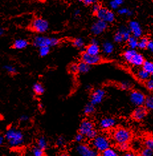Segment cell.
I'll return each instance as SVG.
<instances>
[{"label":"cell","mask_w":153,"mask_h":156,"mask_svg":"<svg viewBox=\"0 0 153 156\" xmlns=\"http://www.w3.org/2000/svg\"><path fill=\"white\" fill-rule=\"evenodd\" d=\"M147 49L153 53V41H149L147 45Z\"/></svg>","instance_id":"681fc988"},{"label":"cell","mask_w":153,"mask_h":156,"mask_svg":"<svg viewBox=\"0 0 153 156\" xmlns=\"http://www.w3.org/2000/svg\"><path fill=\"white\" fill-rule=\"evenodd\" d=\"M31 152L33 156H45L44 150L40 149L38 146H34L31 149Z\"/></svg>","instance_id":"f546056e"},{"label":"cell","mask_w":153,"mask_h":156,"mask_svg":"<svg viewBox=\"0 0 153 156\" xmlns=\"http://www.w3.org/2000/svg\"><path fill=\"white\" fill-rule=\"evenodd\" d=\"M80 10H76L75 12H74V16H78L80 15Z\"/></svg>","instance_id":"6f0895ef"},{"label":"cell","mask_w":153,"mask_h":156,"mask_svg":"<svg viewBox=\"0 0 153 156\" xmlns=\"http://www.w3.org/2000/svg\"><path fill=\"white\" fill-rule=\"evenodd\" d=\"M130 100L133 105H135L136 106H143L145 102L146 96L140 91L134 90L130 92Z\"/></svg>","instance_id":"8992f818"},{"label":"cell","mask_w":153,"mask_h":156,"mask_svg":"<svg viewBox=\"0 0 153 156\" xmlns=\"http://www.w3.org/2000/svg\"><path fill=\"white\" fill-rule=\"evenodd\" d=\"M144 62V58L143 55L140 53H138L137 52L135 54V55L130 59V63L133 66H143V62Z\"/></svg>","instance_id":"e0dca14e"},{"label":"cell","mask_w":153,"mask_h":156,"mask_svg":"<svg viewBox=\"0 0 153 156\" xmlns=\"http://www.w3.org/2000/svg\"><path fill=\"white\" fill-rule=\"evenodd\" d=\"M5 138L4 135L0 134V147H2L3 144H5Z\"/></svg>","instance_id":"f5cc1de1"},{"label":"cell","mask_w":153,"mask_h":156,"mask_svg":"<svg viewBox=\"0 0 153 156\" xmlns=\"http://www.w3.org/2000/svg\"><path fill=\"white\" fill-rule=\"evenodd\" d=\"M110 7H111V8L113 9H117L118 7H119V5L117 4V3L114 2V0H113V1H111L110 3Z\"/></svg>","instance_id":"f907efd6"},{"label":"cell","mask_w":153,"mask_h":156,"mask_svg":"<svg viewBox=\"0 0 153 156\" xmlns=\"http://www.w3.org/2000/svg\"><path fill=\"white\" fill-rule=\"evenodd\" d=\"M3 69H4L7 73H9V75H16L17 73V69L12 65H6L5 66H3Z\"/></svg>","instance_id":"4dcf8cb0"},{"label":"cell","mask_w":153,"mask_h":156,"mask_svg":"<svg viewBox=\"0 0 153 156\" xmlns=\"http://www.w3.org/2000/svg\"><path fill=\"white\" fill-rule=\"evenodd\" d=\"M148 39L147 37L141 38L139 41H138V47H139L141 49H144L147 48L148 43Z\"/></svg>","instance_id":"1f68e13d"},{"label":"cell","mask_w":153,"mask_h":156,"mask_svg":"<svg viewBox=\"0 0 153 156\" xmlns=\"http://www.w3.org/2000/svg\"><path fill=\"white\" fill-rule=\"evenodd\" d=\"M119 150L123 151V152H126L128 151L130 149V145L129 144L128 142H125V143H122V144H119V146H118Z\"/></svg>","instance_id":"e575fe53"},{"label":"cell","mask_w":153,"mask_h":156,"mask_svg":"<svg viewBox=\"0 0 153 156\" xmlns=\"http://www.w3.org/2000/svg\"><path fill=\"white\" fill-rule=\"evenodd\" d=\"M100 8L101 7L99 4H98V3H94V5H93V7H92V10L94 11V12L96 13Z\"/></svg>","instance_id":"816d5d0a"},{"label":"cell","mask_w":153,"mask_h":156,"mask_svg":"<svg viewBox=\"0 0 153 156\" xmlns=\"http://www.w3.org/2000/svg\"><path fill=\"white\" fill-rule=\"evenodd\" d=\"M95 107L94 105H92V104H88L86 106H85L84 109V114L87 115V116H89V115H92L95 112Z\"/></svg>","instance_id":"4316f807"},{"label":"cell","mask_w":153,"mask_h":156,"mask_svg":"<svg viewBox=\"0 0 153 156\" xmlns=\"http://www.w3.org/2000/svg\"><path fill=\"white\" fill-rule=\"evenodd\" d=\"M37 146H38L43 150H47V148L48 147V142L46 137L44 136H40L39 137L37 142Z\"/></svg>","instance_id":"44dd1931"},{"label":"cell","mask_w":153,"mask_h":156,"mask_svg":"<svg viewBox=\"0 0 153 156\" xmlns=\"http://www.w3.org/2000/svg\"><path fill=\"white\" fill-rule=\"evenodd\" d=\"M96 16L100 20L112 23L115 20L114 13L106 8H100L96 12Z\"/></svg>","instance_id":"52a82bcc"},{"label":"cell","mask_w":153,"mask_h":156,"mask_svg":"<svg viewBox=\"0 0 153 156\" xmlns=\"http://www.w3.org/2000/svg\"><path fill=\"white\" fill-rule=\"evenodd\" d=\"M58 156H71V155L68 153H62V154H60Z\"/></svg>","instance_id":"680465c9"},{"label":"cell","mask_w":153,"mask_h":156,"mask_svg":"<svg viewBox=\"0 0 153 156\" xmlns=\"http://www.w3.org/2000/svg\"><path fill=\"white\" fill-rule=\"evenodd\" d=\"M129 28L130 33H132L133 35L136 38H139L142 35L143 30L141 27L139 23L137 21H132L129 24Z\"/></svg>","instance_id":"5bb4252c"},{"label":"cell","mask_w":153,"mask_h":156,"mask_svg":"<svg viewBox=\"0 0 153 156\" xmlns=\"http://www.w3.org/2000/svg\"><path fill=\"white\" fill-rule=\"evenodd\" d=\"M147 115V109L143 106H138L133 111L132 114V118L136 121H141L144 119Z\"/></svg>","instance_id":"4fadbf2b"},{"label":"cell","mask_w":153,"mask_h":156,"mask_svg":"<svg viewBox=\"0 0 153 156\" xmlns=\"http://www.w3.org/2000/svg\"><path fill=\"white\" fill-rule=\"evenodd\" d=\"M153 150L149 149V148L145 147L140 152V156H152Z\"/></svg>","instance_id":"d590c367"},{"label":"cell","mask_w":153,"mask_h":156,"mask_svg":"<svg viewBox=\"0 0 153 156\" xmlns=\"http://www.w3.org/2000/svg\"><path fill=\"white\" fill-rule=\"evenodd\" d=\"M106 95V92L102 88H98L92 92L90 97V102L93 105H99L102 102Z\"/></svg>","instance_id":"9c48e42d"},{"label":"cell","mask_w":153,"mask_h":156,"mask_svg":"<svg viewBox=\"0 0 153 156\" xmlns=\"http://www.w3.org/2000/svg\"><path fill=\"white\" fill-rule=\"evenodd\" d=\"M78 69L80 73H86L90 69V65L82 61L78 65Z\"/></svg>","instance_id":"603a6c76"},{"label":"cell","mask_w":153,"mask_h":156,"mask_svg":"<svg viewBox=\"0 0 153 156\" xmlns=\"http://www.w3.org/2000/svg\"><path fill=\"white\" fill-rule=\"evenodd\" d=\"M69 70L70 73H76L78 72V65L77 64H72L70 66Z\"/></svg>","instance_id":"bcb514c9"},{"label":"cell","mask_w":153,"mask_h":156,"mask_svg":"<svg viewBox=\"0 0 153 156\" xmlns=\"http://www.w3.org/2000/svg\"><path fill=\"white\" fill-rule=\"evenodd\" d=\"M144 145L145 147L149 148V149L153 150V137H149L144 141Z\"/></svg>","instance_id":"f35d334b"},{"label":"cell","mask_w":153,"mask_h":156,"mask_svg":"<svg viewBox=\"0 0 153 156\" xmlns=\"http://www.w3.org/2000/svg\"><path fill=\"white\" fill-rule=\"evenodd\" d=\"M92 146L97 151L102 152L110 147L111 142L109 138L104 135H98L92 140Z\"/></svg>","instance_id":"277c9868"},{"label":"cell","mask_w":153,"mask_h":156,"mask_svg":"<svg viewBox=\"0 0 153 156\" xmlns=\"http://www.w3.org/2000/svg\"><path fill=\"white\" fill-rule=\"evenodd\" d=\"M79 1L84 3L85 5H91L95 3L96 0H79Z\"/></svg>","instance_id":"c3c4849f"},{"label":"cell","mask_w":153,"mask_h":156,"mask_svg":"<svg viewBox=\"0 0 153 156\" xmlns=\"http://www.w3.org/2000/svg\"><path fill=\"white\" fill-rule=\"evenodd\" d=\"M132 133L129 129L125 128H118L115 129L112 133V137L117 144L129 142L131 139Z\"/></svg>","instance_id":"7a4b0ae2"},{"label":"cell","mask_w":153,"mask_h":156,"mask_svg":"<svg viewBox=\"0 0 153 156\" xmlns=\"http://www.w3.org/2000/svg\"><path fill=\"white\" fill-rule=\"evenodd\" d=\"M127 43L130 49H135L137 47H138V40L134 36L130 37L129 39L127 40Z\"/></svg>","instance_id":"cb8c5ba5"},{"label":"cell","mask_w":153,"mask_h":156,"mask_svg":"<svg viewBox=\"0 0 153 156\" xmlns=\"http://www.w3.org/2000/svg\"><path fill=\"white\" fill-rule=\"evenodd\" d=\"M102 50L104 53L107 55H110L113 53L114 50L113 44L110 41L104 42L102 44Z\"/></svg>","instance_id":"ffe728a7"},{"label":"cell","mask_w":153,"mask_h":156,"mask_svg":"<svg viewBox=\"0 0 153 156\" xmlns=\"http://www.w3.org/2000/svg\"><path fill=\"white\" fill-rule=\"evenodd\" d=\"M3 34H4V29H3L2 27L0 26V37L2 36Z\"/></svg>","instance_id":"9f6ffc18"},{"label":"cell","mask_w":153,"mask_h":156,"mask_svg":"<svg viewBox=\"0 0 153 156\" xmlns=\"http://www.w3.org/2000/svg\"><path fill=\"white\" fill-rule=\"evenodd\" d=\"M152 2H153V0H152Z\"/></svg>","instance_id":"94428289"},{"label":"cell","mask_w":153,"mask_h":156,"mask_svg":"<svg viewBox=\"0 0 153 156\" xmlns=\"http://www.w3.org/2000/svg\"><path fill=\"white\" fill-rule=\"evenodd\" d=\"M84 136L82 134L80 133H78L75 136V137H74V140L76 141L78 143H80L82 142H83L84 140Z\"/></svg>","instance_id":"7bdbcfd3"},{"label":"cell","mask_w":153,"mask_h":156,"mask_svg":"<svg viewBox=\"0 0 153 156\" xmlns=\"http://www.w3.org/2000/svg\"><path fill=\"white\" fill-rule=\"evenodd\" d=\"M50 51V47H42L39 48V53L40 57H46L49 54Z\"/></svg>","instance_id":"d6a6232c"},{"label":"cell","mask_w":153,"mask_h":156,"mask_svg":"<svg viewBox=\"0 0 153 156\" xmlns=\"http://www.w3.org/2000/svg\"><path fill=\"white\" fill-rule=\"evenodd\" d=\"M101 156H119V155L116 150H115L113 148L109 147L108 149L102 152Z\"/></svg>","instance_id":"484cf974"},{"label":"cell","mask_w":153,"mask_h":156,"mask_svg":"<svg viewBox=\"0 0 153 156\" xmlns=\"http://www.w3.org/2000/svg\"><path fill=\"white\" fill-rule=\"evenodd\" d=\"M32 89L33 92L37 96L43 95L44 93V91H45V89H44L43 85L40 83H35L33 84Z\"/></svg>","instance_id":"d6986e66"},{"label":"cell","mask_w":153,"mask_h":156,"mask_svg":"<svg viewBox=\"0 0 153 156\" xmlns=\"http://www.w3.org/2000/svg\"><path fill=\"white\" fill-rule=\"evenodd\" d=\"M144 105H145V106H146L147 109L153 110V95L146 98Z\"/></svg>","instance_id":"836d02e7"},{"label":"cell","mask_w":153,"mask_h":156,"mask_svg":"<svg viewBox=\"0 0 153 156\" xmlns=\"http://www.w3.org/2000/svg\"><path fill=\"white\" fill-rule=\"evenodd\" d=\"M73 44L74 47H76L77 48H82L84 45V42L82 39L77 38L74 40Z\"/></svg>","instance_id":"8d00e7d4"},{"label":"cell","mask_w":153,"mask_h":156,"mask_svg":"<svg viewBox=\"0 0 153 156\" xmlns=\"http://www.w3.org/2000/svg\"><path fill=\"white\" fill-rule=\"evenodd\" d=\"M119 31L121 33L123 38V41H127V40L130 37V31L129 30V29H127V27H121Z\"/></svg>","instance_id":"f1b7e54d"},{"label":"cell","mask_w":153,"mask_h":156,"mask_svg":"<svg viewBox=\"0 0 153 156\" xmlns=\"http://www.w3.org/2000/svg\"><path fill=\"white\" fill-rule=\"evenodd\" d=\"M137 53V51L135 49H129L127 50L124 54H123V57L125 60L127 62H130V59L132 58V57L135 55V54Z\"/></svg>","instance_id":"83f0119b"},{"label":"cell","mask_w":153,"mask_h":156,"mask_svg":"<svg viewBox=\"0 0 153 156\" xmlns=\"http://www.w3.org/2000/svg\"><path fill=\"white\" fill-rule=\"evenodd\" d=\"M151 76H152V79H153V72L151 73Z\"/></svg>","instance_id":"91938a15"},{"label":"cell","mask_w":153,"mask_h":156,"mask_svg":"<svg viewBox=\"0 0 153 156\" xmlns=\"http://www.w3.org/2000/svg\"><path fill=\"white\" fill-rule=\"evenodd\" d=\"M118 13L121 15H127V16H130L132 14V12L129 9L127 8H125V7L119 9Z\"/></svg>","instance_id":"60d3db41"},{"label":"cell","mask_w":153,"mask_h":156,"mask_svg":"<svg viewBox=\"0 0 153 156\" xmlns=\"http://www.w3.org/2000/svg\"><path fill=\"white\" fill-rule=\"evenodd\" d=\"M150 75L151 74H149L147 71H145L144 69L139 70L137 73V76L139 78V79L143 81H147V80H148L151 76Z\"/></svg>","instance_id":"7402d4cb"},{"label":"cell","mask_w":153,"mask_h":156,"mask_svg":"<svg viewBox=\"0 0 153 156\" xmlns=\"http://www.w3.org/2000/svg\"><path fill=\"white\" fill-rule=\"evenodd\" d=\"M31 28L33 31L37 33H45L48 30L49 28V25L48 21L43 18H36L32 22Z\"/></svg>","instance_id":"5b68a950"},{"label":"cell","mask_w":153,"mask_h":156,"mask_svg":"<svg viewBox=\"0 0 153 156\" xmlns=\"http://www.w3.org/2000/svg\"><path fill=\"white\" fill-rule=\"evenodd\" d=\"M82 60L89 65H94L99 63L102 61V58L99 55H91L85 52L82 55Z\"/></svg>","instance_id":"8fae6325"},{"label":"cell","mask_w":153,"mask_h":156,"mask_svg":"<svg viewBox=\"0 0 153 156\" xmlns=\"http://www.w3.org/2000/svg\"><path fill=\"white\" fill-rule=\"evenodd\" d=\"M146 87L149 90L153 91V79H148L146 81Z\"/></svg>","instance_id":"ee69618b"},{"label":"cell","mask_w":153,"mask_h":156,"mask_svg":"<svg viewBox=\"0 0 153 156\" xmlns=\"http://www.w3.org/2000/svg\"><path fill=\"white\" fill-rule=\"evenodd\" d=\"M107 27V22L103 20H99L96 21L95 23L93 24L91 31L93 34L99 35L106 30Z\"/></svg>","instance_id":"7c38bea8"},{"label":"cell","mask_w":153,"mask_h":156,"mask_svg":"<svg viewBox=\"0 0 153 156\" xmlns=\"http://www.w3.org/2000/svg\"><path fill=\"white\" fill-rule=\"evenodd\" d=\"M114 41L116 43H121L123 41V35L120 31H117L116 34L114 36Z\"/></svg>","instance_id":"ab89813d"},{"label":"cell","mask_w":153,"mask_h":156,"mask_svg":"<svg viewBox=\"0 0 153 156\" xmlns=\"http://www.w3.org/2000/svg\"><path fill=\"white\" fill-rule=\"evenodd\" d=\"M29 41L24 39H16L13 43V47L15 49L22 50L27 48L29 46Z\"/></svg>","instance_id":"2e32d148"},{"label":"cell","mask_w":153,"mask_h":156,"mask_svg":"<svg viewBox=\"0 0 153 156\" xmlns=\"http://www.w3.org/2000/svg\"><path fill=\"white\" fill-rule=\"evenodd\" d=\"M116 124V120L111 117L104 118L99 122V127L102 129H109L113 128Z\"/></svg>","instance_id":"9a60e30c"},{"label":"cell","mask_w":153,"mask_h":156,"mask_svg":"<svg viewBox=\"0 0 153 156\" xmlns=\"http://www.w3.org/2000/svg\"><path fill=\"white\" fill-rule=\"evenodd\" d=\"M99 51H100V49L98 44L91 43L86 48L85 53H87L88 54L91 55H99Z\"/></svg>","instance_id":"ac0fdd59"},{"label":"cell","mask_w":153,"mask_h":156,"mask_svg":"<svg viewBox=\"0 0 153 156\" xmlns=\"http://www.w3.org/2000/svg\"><path fill=\"white\" fill-rule=\"evenodd\" d=\"M5 141L8 146L12 148L19 147L25 143V135L21 129L14 126L7 129L4 133Z\"/></svg>","instance_id":"6da1fadb"},{"label":"cell","mask_w":153,"mask_h":156,"mask_svg":"<svg viewBox=\"0 0 153 156\" xmlns=\"http://www.w3.org/2000/svg\"><path fill=\"white\" fill-rule=\"evenodd\" d=\"M76 151L81 156H98V151L92 149L86 144H79L76 147Z\"/></svg>","instance_id":"ba28073f"},{"label":"cell","mask_w":153,"mask_h":156,"mask_svg":"<svg viewBox=\"0 0 153 156\" xmlns=\"http://www.w3.org/2000/svg\"><path fill=\"white\" fill-rule=\"evenodd\" d=\"M94 124L93 122L89 120H84L81 122L79 127V133H82L85 137L92 131L94 130Z\"/></svg>","instance_id":"30bf717a"},{"label":"cell","mask_w":153,"mask_h":156,"mask_svg":"<svg viewBox=\"0 0 153 156\" xmlns=\"http://www.w3.org/2000/svg\"><path fill=\"white\" fill-rule=\"evenodd\" d=\"M65 144H66V140L63 136L58 137L57 141H56V145H57L58 147H63Z\"/></svg>","instance_id":"74e56055"},{"label":"cell","mask_w":153,"mask_h":156,"mask_svg":"<svg viewBox=\"0 0 153 156\" xmlns=\"http://www.w3.org/2000/svg\"><path fill=\"white\" fill-rule=\"evenodd\" d=\"M143 69L147 71L149 74L153 72V62L149 61H144L143 65Z\"/></svg>","instance_id":"d4e9b609"},{"label":"cell","mask_w":153,"mask_h":156,"mask_svg":"<svg viewBox=\"0 0 153 156\" xmlns=\"http://www.w3.org/2000/svg\"><path fill=\"white\" fill-rule=\"evenodd\" d=\"M121 88L124 90H127V89L130 88V84L128 83V82H123L121 84Z\"/></svg>","instance_id":"7dc6e473"},{"label":"cell","mask_w":153,"mask_h":156,"mask_svg":"<svg viewBox=\"0 0 153 156\" xmlns=\"http://www.w3.org/2000/svg\"><path fill=\"white\" fill-rule=\"evenodd\" d=\"M123 156H137V155L135 153H133V152H132V151H128L125 152V154L123 155Z\"/></svg>","instance_id":"db71d44e"},{"label":"cell","mask_w":153,"mask_h":156,"mask_svg":"<svg viewBox=\"0 0 153 156\" xmlns=\"http://www.w3.org/2000/svg\"><path fill=\"white\" fill-rule=\"evenodd\" d=\"M59 39L55 37H49L47 36H36L33 40V46L37 48L42 47H54L59 44Z\"/></svg>","instance_id":"3957f363"},{"label":"cell","mask_w":153,"mask_h":156,"mask_svg":"<svg viewBox=\"0 0 153 156\" xmlns=\"http://www.w3.org/2000/svg\"><path fill=\"white\" fill-rule=\"evenodd\" d=\"M114 2L119 6V5H121L123 3V0H114Z\"/></svg>","instance_id":"11a10c76"},{"label":"cell","mask_w":153,"mask_h":156,"mask_svg":"<svg viewBox=\"0 0 153 156\" xmlns=\"http://www.w3.org/2000/svg\"><path fill=\"white\" fill-rule=\"evenodd\" d=\"M98 135V132H97V130H96V129H94V130L92 131L89 133H88V134L85 137H86L87 138H88L89 140H93V139H94L95 137Z\"/></svg>","instance_id":"b9f144b4"},{"label":"cell","mask_w":153,"mask_h":156,"mask_svg":"<svg viewBox=\"0 0 153 156\" xmlns=\"http://www.w3.org/2000/svg\"><path fill=\"white\" fill-rule=\"evenodd\" d=\"M29 120V116L27 114H22L19 118V121L20 122H27Z\"/></svg>","instance_id":"f6af8a7d"}]
</instances>
